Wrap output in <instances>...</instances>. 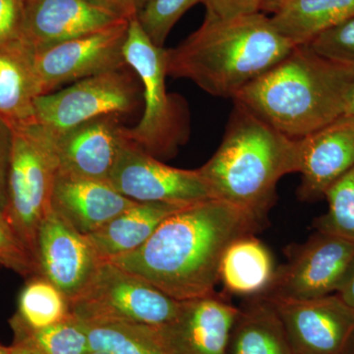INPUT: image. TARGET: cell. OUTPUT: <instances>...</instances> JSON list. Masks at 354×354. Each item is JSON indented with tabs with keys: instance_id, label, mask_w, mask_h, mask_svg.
Segmentation results:
<instances>
[{
	"instance_id": "obj_1",
	"label": "cell",
	"mask_w": 354,
	"mask_h": 354,
	"mask_svg": "<svg viewBox=\"0 0 354 354\" xmlns=\"http://www.w3.org/2000/svg\"><path fill=\"white\" fill-rule=\"evenodd\" d=\"M264 221L218 199L183 207L167 216L132 252L108 260L178 300L215 293L223 254Z\"/></svg>"
},
{
	"instance_id": "obj_2",
	"label": "cell",
	"mask_w": 354,
	"mask_h": 354,
	"mask_svg": "<svg viewBox=\"0 0 354 354\" xmlns=\"http://www.w3.org/2000/svg\"><path fill=\"white\" fill-rule=\"evenodd\" d=\"M295 46L266 13L225 19L205 16L196 31L165 50L167 73L188 79L209 95L234 100Z\"/></svg>"
},
{
	"instance_id": "obj_3",
	"label": "cell",
	"mask_w": 354,
	"mask_h": 354,
	"mask_svg": "<svg viewBox=\"0 0 354 354\" xmlns=\"http://www.w3.org/2000/svg\"><path fill=\"white\" fill-rule=\"evenodd\" d=\"M354 66L321 57L308 44L242 88L234 99L292 139H302L346 113Z\"/></svg>"
},
{
	"instance_id": "obj_4",
	"label": "cell",
	"mask_w": 354,
	"mask_h": 354,
	"mask_svg": "<svg viewBox=\"0 0 354 354\" xmlns=\"http://www.w3.org/2000/svg\"><path fill=\"white\" fill-rule=\"evenodd\" d=\"M234 102L220 147L198 169L216 199L245 209L265 223L276 203L279 181L299 172L300 141Z\"/></svg>"
},
{
	"instance_id": "obj_5",
	"label": "cell",
	"mask_w": 354,
	"mask_h": 354,
	"mask_svg": "<svg viewBox=\"0 0 354 354\" xmlns=\"http://www.w3.org/2000/svg\"><path fill=\"white\" fill-rule=\"evenodd\" d=\"M13 131L2 216L38 263L39 230L51 209L57 162L48 136L38 122L14 128Z\"/></svg>"
},
{
	"instance_id": "obj_6",
	"label": "cell",
	"mask_w": 354,
	"mask_h": 354,
	"mask_svg": "<svg viewBox=\"0 0 354 354\" xmlns=\"http://www.w3.org/2000/svg\"><path fill=\"white\" fill-rule=\"evenodd\" d=\"M165 50L149 39L136 16L130 19L123 53L139 77L145 106L138 124L125 127L124 136L155 158L171 157L186 139L183 106L165 87Z\"/></svg>"
},
{
	"instance_id": "obj_7",
	"label": "cell",
	"mask_w": 354,
	"mask_h": 354,
	"mask_svg": "<svg viewBox=\"0 0 354 354\" xmlns=\"http://www.w3.org/2000/svg\"><path fill=\"white\" fill-rule=\"evenodd\" d=\"M180 304L111 261H102L82 292L69 301L70 314L85 324L143 326L169 322Z\"/></svg>"
},
{
	"instance_id": "obj_8",
	"label": "cell",
	"mask_w": 354,
	"mask_h": 354,
	"mask_svg": "<svg viewBox=\"0 0 354 354\" xmlns=\"http://www.w3.org/2000/svg\"><path fill=\"white\" fill-rule=\"evenodd\" d=\"M140 87L127 69L113 70L77 81L35 100L36 122L59 133L86 121L130 113L139 102Z\"/></svg>"
},
{
	"instance_id": "obj_9",
	"label": "cell",
	"mask_w": 354,
	"mask_h": 354,
	"mask_svg": "<svg viewBox=\"0 0 354 354\" xmlns=\"http://www.w3.org/2000/svg\"><path fill=\"white\" fill-rule=\"evenodd\" d=\"M286 254L288 262L276 270L261 295L268 299L307 300L337 292L354 261V244L317 232Z\"/></svg>"
},
{
	"instance_id": "obj_10",
	"label": "cell",
	"mask_w": 354,
	"mask_h": 354,
	"mask_svg": "<svg viewBox=\"0 0 354 354\" xmlns=\"http://www.w3.org/2000/svg\"><path fill=\"white\" fill-rule=\"evenodd\" d=\"M109 183L135 202L187 206L216 199L199 169L169 167L127 138L121 145Z\"/></svg>"
},
{
	"instance_id": "obj_11",
	"label": "cell",
	"mask_w": 354,
	"mask_h": 354,
	"mask_svg": "<svg viewBox=\"0 0 354 354\" xmlns=\"http://www.w3.org/2000/svg\"><path fill=\"white\" fill-rule=\"evenodd\" d=\"M130 19L35 51L41 95L50 94L64 84L127 68L123 50Z\"/></svg>"
},
{
	"instance_id": "obj_12",
	"label": "cell",
	"mask_w": 354,
	"mask_h": 354,
	"mask_svg": "<svg viewBox=\"0 0 354 354\" xmlns=\"http://www.w3.org/2000/svg\"><path fill=\"white\" fill-rule=\"evenodd\" d=\"M237 313L215 292L184 300L169 322L144 328L165 354H225Z\"/></svg>"
},
{
	"instance_id": "obj_13",
	"label": "cell",
	"mask_w": 354,
	"mask_h": 354,
	"mask_svg": "<svg viewBox=\"0 0 354 354\" xmlns=\"http://www.w3.org/2000/svg\"><path fill=\"white\" fill-rule=\"evenodd\" d=\"M269 300L293 354H344L354 330V308L337 293L307 300Z\"/></svg>"
},
{
	"instance_id": "obj_14",
	"label": "cell",
	"mask_w": 354,
	"mask_h": 354,
	"mask_svg": "<svg viewBox=\"0 0 354 354\" xmlns=\"http://www.w3.org/2000/svg\"><path fill=\"white\" fill-rule=\"evenodd\" d=\"M127 19L101 0H25L22 37L38 51Z\"/></svg>"
},
{
	"instance_id": "obj_15",
	"label": "cell",
	"mask_w": 354,
	"mask_h": 354,
	"mask_svg": "<svg viewBox=\"0 0 354 354\" xmlns=\"http://www.w3.org/2000/svg\"><path fill=\"white\" fill-rule=\"evenodd\" d=\"M102 262L87 236L51 208L39 234L41 276L57 286L70 301L82 292Z\"/></svg>"
},
{
	"instance_id": "obj_16",
	"label": "cell",
	"mask_w": 354,
	"mask_h": 354,
	"mask_svg": "<svg viewBox=\"0 0 354 354\" xmlns=\"http://www.w3.org/2000/svg\"><path fill=\"white\" fill-rule=\"evenodd\" d=\"M118 115L86 121L59 133L44 129L57 171L97 180L109 181L124 142L125 127Z\"/></svg>"
},
{
	"instance_id": "obj_17",
	"label": "cell",
	"mask_w": 354,
	"mask_h": 354,
	"mask_svg": "<svg viewBox=\"0 0 354 354\" xmlns=\"http://www.w3.org/2000/svg\"><path fill=\"white\" fill-rule=\"evenodd\" d=\"M299 141L298 196L316 201L354 167V115L344 114Z\"/></svg>"
},
{
	"instance_id": "obj_18",
	"label": "cell",
	"mask_w": 354,
	"mask_h": 354,
	"mask_svg": "<svg viewBox=\"0 0 354 354\" xmlns=\"http://www.w3.org/2000/svg\"><path fill=\"white\" fill-rule=\"evenodd\" d=\"M136 203L120 194L109 181L55 174L51 208L84 235L97 232Z\"/></svg>"
},
{
	"instance_id": "obj_19",
	"label": "cell",
	"mask_w": 354,
	"mask_h": 354,
	"mask_svg": "<svg viewBox=\"0 0 354 354\" xmlns=\"http://www.w3.org/2000/svg\"><path fill=\"white\" fill-rule=\"evenodd\" d=\"M39 95L34 48L23 37L0 48V118L13 129L35 122Z\"/></svg>"
},
{
	"instance_id": "obj_20",
	"label": "cell",
	"mask_w": 354,
	"mask_h": 354,
	"mask_svg": "<svg viewBox=\"0 0 354 354\" xmlns=\"http://www.w3.org/2000/svg\"><path fill=\"white\" fill-rule=\"evenodd\" d=\"M183 207L167 203L138 202L86 236L101 260H111L143 245L167 216Z\"/></svg>"
},
{
	"instance_id": "obj_21",
	"label": "cell",
	"mask_w": 354,
	"mask_h": 354,
	"mask_svg": "<svg viewBox=\"0 0 354 354\" xmlns=\"http://www.w3.org/2000/svg\"><path fill=\"white\" fill-rule=\"evenodd\" d=\"M248 298L239 307L225 354H293L272 302L262 295Z\"/></svg>"
},
{
	"instance_id": "obj_22",
	"label": "cell",
	"mask_w": 354,
	"mask_h": 354,
	"mask_svg": "<svg viewBox=\"0 0 354 354\" xmlns=\"http://www.w3.org/2000/svg\"><path fill=\"white\" fill-rule=\"evenodd\" d=\"M264 13L272 14L279 34L300 46L353 17L354 0H277Z\"/></svg>"
},
{
	"instance_id": "obj_23",
	"label": "cell",
	"mask_w": 354,
	"mask_h": 354,
	"mask_svg": "<svg viewBox=\"0 0 354 354\" xmlns=\"http://www.w3.org/2000/svg\"><path fill=\"white\" fill-rule=\"evenodd\" d=\"M274 260L267 246L255 234L236 239L227 247L220 267V283L228 293L252 297L271 285Z\"/></svg>"
},
{
	"instance_id": "obj_24",
	"label": "cell",
	"mask_w": 354,
	"mask_h": 354,
	"mask_svg": "<svg viewBox=\"0 0 354 354\" xmlns=\"http://www.w3.org/2000/svg\"><path fill=\"white\" fill-rule=\"evenodd\" d=\"M70 316L68 298L43 276L30 279L21 291L12 327L39 330L55 325Z\"/></svg>"
},
{
	"instance_id": "obj_25",
	"label": "cell",
	"mask_w": 354,
	"mask_h": 354,
	"mask_svg": "<svg viewBox=\"0 0 354 354\" xmlns=\"http://www.w3.org/2000/svg\"><path fill=\"white\" fill-rule=\"evenodd\" d=\"M12 329L14 341L29 342L44 354H88L92 351L85 324L71 314L62 322L43 329Z\"/></svg>"
},
{
	"instance_id": "obj_26",
	"label": "cell",
	"mask_w": 354,
	"mask_h": 354,
	"mask_svg": "<svg viewBox=\"0 0 354 354\" xmlns=\"http://www.w3.org/2000/svg\"><path fill=\"white\" fill-rule=\"evenodd\" d=\"M85 324V323H84ZM91 349L111 354H165L142 325L85 324Z\"/></svg>"
},
{
	"instance_id": "obj_27",
	"label": "cell",
	"mask_w": 354,
	"mask_h": 354,
	"mask_svg": "<svg viewBox=\"0 0 354 354\" xmlns=\"http://www.w3.org/2000/svg\"><path fill=\"white\" fill-rule=\"evenodd\" d=\"M327 213L315 221L317 232L354 244V167L326 191Z\"/></svg>"
},
{
	"instance_id": "obj_28",
	"label": "cell",
	"mask_w": 354,
	"mask_h": 354,
	"mask_svg": "<svg viewBox=\"0 0 354 354\" xmlns=\"http://www.w3.org/2000/svg\"><path fill=\"white\" fill-rule=\"evenodd\" d=\"M203 0H147L137 14L140 26L149 39L160 48H164L172 28L186 11Z\"/></svg>"
},
{
	"instance_id": "obj_29",
	"label": "cell",
	"mask_w": 354,
	"mask_h": 354,
	"mask_svg": "<svg viewBox=\"0 0 354 354\" xmlns=\"http://www.w3.org/2000/svg\"><path fill=\"white\" fill-rule=\"evenodd\" d=\"M307 44L321 57L354 66V16L323 32Z\"/></svg>"
},
{
	"instance_id": "obj_30",
	"label": "cell",
	"mask_w": 354,
	"mask_h": 354,
	"mask_svg": "<svg viewBox=\"0 0 354 354\" xmlns=\"http://www.w3.org/2000/svg\"><path fill=\"white\" fill-rule=\"evenodd\" d=\"M0 266L21 276H39L38 263L0 213ZM41 276V274H39Z\"/></svg>"
},
{
	"instance_id": "obj_31",
	"label": "cell",
	"mask_w": 354,
	"mask_h": 354,
	"mask_svg": "<svg viewBox=\"0 0 354 354\" xmlns=\"http://www.w3.org/2000/svg\"><path fill=\"white\" fill-rule=\"evenodd\" d=\"M25 0H0V48L22 38Z\"/></svg>"
},
{
	"instance_id": "obj_32",
	"label": "cell",
	"mask_w": 354,
	"mask_h": 354,
	"mask_svg": "<svg viewBox=\"0 0 354 354\" xmlns=\"http://www.w3.org/2000/svg\"><path fill=\"white\" fill-rule=\"evenodd\" d=\"M202 3L206 16L220 19L261 12V0H203Z\"/></svg>"
},
{
	"instance_id": "obj_33",
	"label": "cell",
	"mask_w": 354,
	"mask_h": 354,
	"mask_svg": "<svg viewBox=\"0 0 354 354\" xmlns=\"http://www.w3.org/2000/svg\"><path fill=\"white\" fill-rule=\"evenodd\" d=\"M13 128L0 118V213L4 211L7 201V178L12 150Z\"/></svg>"
},
{
	"instance_id": "obj_34",
	"label": "cell",
	"mask_w": 354,
	"mask_h": 354,
	"mask_svg": "<svg viewBox=\"0 0 354 354\" xmlns=\"http://www.w3.org/2000/svg\"><path fill=\"white\" fill-rule=\"evenodd\" d=\"M101 1L118 9L127 17L132 18L143 8L147 0H101Z\"/></svg>"
},
{
	"instance_id": "obj_35",
	"label": "cell",
	"mask_w": 354,
	"mask_h": 354,
	"mask_svg": "<svg viewBox=\"0 0 354 354\" xmlns=\"http://www.w3.org/2000/svg\"><path fill=\"white\" fill-rule=\"evenodd\" d=\"M337 295L349 306L354 308V261L349 268L341 286L337 292Z\"/></svg>"
},
{
	"instance_id": "obj_36",
	"label": "cell",
	"mask_w": 354,
	"mask_h": 354,
	"mask_svg": "<svg viewBox=\"0 0 354 354\" xmlns=\"http://www.w3.org/2000/svg\"><path fill=\"white\" fill-rule=\"evenodd\" d=\"M9 354H44L36 346L29 342L14 341L12 346H9Z\"/></svg>"
},
{
	"instance_id": "obj_37",
	"label": "cell",
	"mask_w": 354,
	"mask_h": 354,
	"mask_svg": "<svg viewBox=\"0 0 354 354\" xmlns=\"http://www.w3.org/2000/svg\"><path fill=\"white\" fill-rule=\"evenodd\" d=\"M344 114H351V115H354V85L353 88H351V94H349L348 106H346V111Z\"/></svg>"
},
{
	"instance_id": "obj_38",
	"label": "cell",
	"mask_w": 354,
	"mask_h": 354,
	"mask_svg": "<svg viewBox=\"0 0 354 354\" xmlns=\"http://www.w3.org/2000/svg\"><path fill=\"white\" fill-rule=\"evenodd\" d=\"M344 354H354V330L351 337H349L348 344H346V349H344Z\"/></svg>"
},
{
	"instance_id": "obj_39",
	"label": "cell",
	"mask_w": 354,
	"mask_h": 354,
	"mask_svg": "<svg viewBox=\"0 0 354 354\" xmlns=\"http://www.w3.org/2000/svg\"><path fill=\"white\" fill-rule=\"evenodd\" d=\"M276 1L277 0H261V12L264 13L268 7Z\"/></svg>"
},
{
	"instance_id": "obj_40",
	"label": "cell",
	"mask_w": 354,
	"mask_h": 354,
	"mask_svg": "<svg viewBox=\"0 0 354 354\" xmlns=\"http://www.w3.org/2000/svg\"><path fill=\"white\" fill-rule=\"evenodd\" d=\"M0 354H9V348L0 344Z\"/></svg>"
},
{
	"instance_id": "obj_41",
	"label": "cell",
	"mask_w": 354,
	"mask_h": 354,
	"mask_svg": "<svg viewBox=\"0 0 354 354\" xmlns=\"http://www.w3.org/2000/svg\"><path fill=\"white\" fill-rule=\"evenodd\" d=\"M88 354H111L109 353H106V351H91Z\"/></svg>"
}]
</instances>
